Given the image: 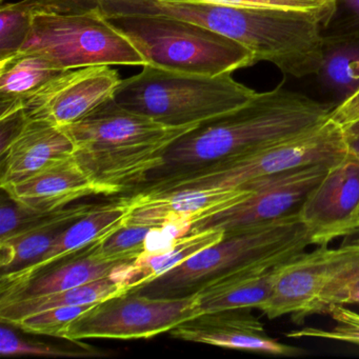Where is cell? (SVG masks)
I'll list each match as a JSON object with an SVG mask.
<instances>
[{"label":"cell","mask_w":359,"mask_h":359,"mask_svg":"<svg viewBox=\"0 0 359 359\" xmlns=\"http://www.w3.org/2000/svg\"><path fill=\"white\" fill-rule=\"evenodd\" d=\"M333 108L283 85L257 92L241 108L176 140L165 153V167H195L252 152L313 129L329 118Z\"/></svg>","instance_id":"cell-1"},{"label":"cell","mask_w":359,"mask_h":359,"mask_svg":"<svg viewBox=\"0 0 359 359\" xmlns=\"http://www.w3.org/2000/svg\"><path fill=\"white\" fill-rule=\"evenodd\" d=\"M199 125L169 127L123 108L113 97L62 129L90 177L117 194L165 167L168 149Z\"/></svg>","instance_id":"cell-2"},{"label":"cell","mask_w":359,"mask_h":359,"mask_svg":"<svg viewBox=\"0 0 359 359\" xmlns=\"http://www.w3.org/2000/svg\"><path fill=\"white\" fill-rule=\"evenodd\" d=\"M257 92L232 74H192L158 67H142L123 79L114 100L123 108L169 127L199 125L228 114L249 102Z\"/></svg>","instance_id":"cell-3"},{"label":"cell","mask_w":359,"mask_h":359,"mask_svg":"<svg viewBox=\"0 0 359 359\" xmlns=\"http://www.w3.org/2000/svg\"><path fill=\"white\" fill-rule=\"evenodd\" d=\"M208 28L295 79L315 76L323 64L325 27L309 14L212 5Z\"/></svg>","instance_id":"cell-4"},{"label":"cell","mask_w":359,"mask_h":359,"mask_svg":"<svg viewBox=\"0 0 359 359\" xmlns=\"http://www.w3.org/2000/svg\"><path fill=\"white\" fill-rule=\"evenodd\" d=\"M352 146L348 132L329 117L304 133L252 152L207 165L176 169L147 188H237L262 176L304 165H331L342 158Z\"/></svg>","instance_id":"cell-5"},{"label":"cell","mask_w":359,"mask_h":359,"mask_svg":"<svg viewBox=\"0 0 359 359\" xmlns=\"http://www.w3.org/2000/svg\"><path fill=\"white\" fill-rule=\"evenodd\" d=\"M108 20L130 39L150 66L217 76L257 64L241 43L192 22L163 15Z\"/></svg>","instance_id":"cell-6"},{"label":"cell","mask_w":359,"mask_h":359,"mask_svg":"<svg viewBox=\"0 0 359 359\" xmlns=\"http://www.w3.org/2000/svg\"><path fill=\"white\" fill-rule=\"evenodd\" d=\"M312 245L298 211L274 222L226 233L224 238L172 269L140 291L154 297L193 293L201 283L231 269L285 250Z\"/></svg>","instance_id":"cell-7"},{"label":"cell","mask_w":359,"mask_h":359,"mask_svg":"<svg viewBox=\"0 0 359 359\" xmlns=\"http://www.w3.org/2000/svg\"><path fill=\"white\" fill-rule=\"evenodd\" d=\"M22 51L41 54L62 71L102 65L147 66L130 39L95 10L35 12Z\"/></svg>","instance_id":"cell-8"},{"label":"cell","mask_w":359,"mask_h":359,"mask_svg":"<svg viewBox=\"0 0 359 359\" xmlns=\"http://www.w3.org/2000/svg\"><path fill=\"white\" fill-rule=\"evenodd\" d=\"M196 293L154 297L132 290L97 304L73 320L64 339H148L199 316Z\"/></svg>","instance_id":"cell-9"},{"label":"cell","mask_w":359,"mask_h":359,"mask_svg":"<svg viewBox=\"0 0 359 359\" xmlns=\"http://www.w3.org/2000/svg\"><path fill=\"white\" fill-rule=\"evenodd\" d=\"M329 165H304L250 180L241 184L252 191L245 201L196 222L188 234L212 228L232 232L295 213L309 193L320 182Z\"/></svg>","instance_id":"cell-10"},{"label":"cell","mask_w":359,"mask_h":359,"mask_svg":"<svg viewBox=\"0 0 359 359\" xmlns=\"http://www.w3.org/2000/svg\"><path fill=\"white\" fill-rule=\"evenodd\" d=\"M252 191L237 188L142 189L121 198L127 207L125 226L165 228L174 238L190 232L196 222L245 201Z\"/></svg>","instance_id":"cell-11"},{"label":"cell","mask_w":359,"mask_h":359,"mask_svg":"<svg viewBox=\"0 0 359 359\" xmlns=\"http://www.w3.org/2000/svg\"><path fill=\"white\" fill-rule=\"evenodd\" d=\"M313 245L359 233V148L331 163L298 210Z\"/></svg>","instance_id":"cell-12"},{"label":"cell","mask_w":359,"mask_h":359,"mask_svg":"<svg viewBox=\"0 0 359 359\" xmlns=\"http://www.w3.org/2000/svg\"><path fill=\"white\" fill-rule=\"evenodd\" d=\"M123 79L108 65L64 71L25 104L27 119L66 127L114 97Z\"/></svg>","instance_id":"cell-13"},{"label":"cell","mask_w":359,"mask_h":359,"mask_svg":"<svg viewBox=\"0 0 359 359\" xmlns=\"http://www.w3.org/2000/svg\"><path fill=\"white\" fill-rule=\"evenodd\" d=\"M339 253L340 248L318 247L289 260L277 273L270 297L260 312L269 319L290 315L298 325L317 314L319 298L331 278Z\"/></svg>","instance_id":"cell-14"},{"label":"cell","mask_w":359,"mask_h":359,"mask_svg":"<svg viewBox=\"0 0 359 359\" xmlns=\"http://www.w3.org/2000/svg\"><path fill=\"white\" fill-rule=\"evenodd\" d=\"M252 309H232L205 313L184 321L169 332L171 337L184 341L210 344L231 350L278 356H296L302 348L279 342L266 335L264 323Z\"/></svg>","instance_id":"cell-15"},{"label":"cell","mask_w":359,"mask_h":359,"mask_svg":"<svg viewBox=\"0 0 359 359\" xmlns=\"http://www.w3.org/2000/svg\"><path fill=\"white\" fill-rule=\"evenodd\" d=\"M306 250H285L231 269L201 283L194 291L199 314L232 309L259 310L270 297L281 266Z\"/></svg>","instance_id":"cell-16"},{"label":"cell","mask_w":359,"mask_h":359,"mask_svg":"<svg viewBox=\"0 0 359 359\" xmlns=\"http://www.w3.org/2000/svg\"><path fill=\"white\" fill-rule=\"evenodd\" d=\"M1 190L18 205L41 213L58 211L85 197L113 195L90 177L74 155Z\"/></svg>","instance_id":"cell-17"},{"label":"cell","mask_w":359,"mask_h":359,"mask_svg":"<svg viewBox=\"0 0 359 359\" xmlns=\"http://www.w3.org/2000/svg\"><path fill=\"white\" fill-rule=\"evenodd\" d=\"M128 210L123 201L94 205L83 217L71 224L56 239L49 251L34 264L13 272L4 273L1 277V298L8 297L22 289L33 277L79 253L95 241L109 236L125 226Z\"/></svg>","instance_id":"cell-18"},{"label":"cell","mask_w":359,"mask_h":359,"mask_svg":"<svg viewBox=\"0 0 359 359\" xmlns=\"http://www.w3.org/2000/svg\"><path fill=\"white\" fill-rule=\"evenodd\" d=\"M70 136L57 126L27 119L1 148V189L22 182L41 170L74 155Z\"/></svg>","instance_id":"cell-19"},{"label":"cell","mask_w":359,"mask_h":359,"mask_svg":"<svg viewBox=\"0 0 359 359\" xmlns=\"http://www.w3.org/2000/svg\"><path fill=\"white\" fill-rule=\"evenodd\" d=\"M94 205H73L45 214L34 224L0 238L3 274L20 270L41 259L60 235L89 213Z\"/></svg>","instance_id":"cell-20"},{"label":"cell","mask_w":359,"mask_h":359,"mask_svg":"<svg viewBox=\"0 0 359 359\" xmlns=\"http://www.w3.org/2000/svg\"><path fill=\"white\" fill-rule=\"evenodd\" d=\"M224 235V231L217 228L190 233L175 239L167 249L144 251L134 262L118 266L111 277L129 292L140 289L205 248L219 243Z\"/></svg>","instance_id":"cell-21"},{"label":"cell","mask_w":359,"mask_h":359,"mask_svg":"<svg viewBox=\"0 0 359 359\" xmlns=\"http://www.w3.org/2000/svg\"><path fill=\"white\" fill-rule=\"evenodd\" d=\"M97 241L75 254L65 264L55 268L47 269L33 277L22 289L8 297L0 298V302H9L24 296L41 295L66 291L92 281L111 277L112 273L121 264L130 262H116L104 257L96 251Z\"/></svg>","instance_id":"cell-22"},{"label":"cell","mask_w":359,"mask_h":359,"mask_svg":"<svg viewBox=\"0 0 359 359\" xmlns=\"http://www.w3.org/2000/svg\"><path fill=\"white\" fill-rule=\"evenodd\" d=\"M62 72L34 52L20 51L0 60V119L24 110L36 92Z\"/></svg>","instance_id":"cell-23"},{"label":"cell","mask_w":359,"mask_h":359,"mask_svg":"<svg viewBox=\"0 0 359 359\" xmlns=\"http://www.w3.org/2000/svg\"><path fill=\"white\" fill-rule=\"evenodd\" d=\"M319 83L340 102L359 89V28L325 32Z\"/></svg>","instance_id":"cell-24"},{"label":"cell","mask_w":359,"mask_h":359,"mask_svg":"<svg viewBox=\"0 0 359 359\" xmlns=\"http://www.w3.org/2000/svg\"><path fill=\"white\" fill-rule=\"evenodd\" d=\"M127 292L129 291L112 277H106L66 291L24 296L9 302H0V319L1 323L12 325L20 319L43 311L64 306L98 304Z\"/></svg>","instance_id":"cell-25"},{"label":"cell","mask_w":359,"mask_h":359,"mask_svg":"<svg viewBox=\"0 0 359 359\" xmlns=\"http://www.w3.org/2000/svg\"><path fill=\"white\" fill-rule=\"evenodd\" d=\"M35 9L30 0L0 7V60L22 51L32 29Z\"/></svg>","instance_id":"cell-26"},{"label":"cell","mask_w":359,"mask_h":359,"mask_svg":"<svg viewBox=\"0 0 359 359\" xmlns=\"http://www.w3.org/2000/svg\"><path fill=\"white\" fill-rule=\"evenodd\" d=\"M247 9H279L299 12L316 18L325 29L337 13L338 0H184Z\"/></svg>","instance_id":"cell-27"},{"label":"cell","mask_w":359,"mask_h":359,"mask_svg":"<svg viewBox=\"0 0 359 359\" xmlns=\"http://www.w3.org/2000/svg\"><path fill=\"white\" fill-rule=\"evenodd\" d=\"M0 353L4 356H43L56 358H93L109 356V354L94 348L70 350L45 342L30 341L16 335L9 327L3 325L0 329Z\"/></svg>","instance_id":"cell-28"},{"label":"cell","mask_w":359,"mask_h":359,"mask_svg":"<svg viewBox=\"0 0 359 359\" xmlns=\"http://www.w3.org/2000/svg\"><path fill=\"white\" fill-rule=\"evenodd\" d=\"M154 228L125 226L104 238L100 239L96 251L104 257L116 262H132L147 251V243Z\"/></svg>","instance_id":"cell-29"},{"label":"cell","mask_w":359,"mask_h":359,"mask_svg":"<svg viewBox=\"0 0 359 359\" xmlns=\"http://www.w3.org/2000/svg\"><path fill=\"white\" fill-rule=\"evenodd\" d=\"M95 304H97L64 306V308L43 311V312L20 319L12 325L18 327L22 331L27 332V333L64 338L65 332L69 325L75 319L79 318L83 313L93 308Z\"/></svg>","instance_id":"cell-30"},{"label":"cell","mask_w":359,"mask_h":359,"mask_svg":"<svg viewBox=\"0 0 359 359\" xmlns=\"http://www.w3.org/2000/svg\"><path fill=\"white\" fill-rule=\"evenodd\" d=\"M325 314L329 315L335 323L333 329L323 330L316 327H304L289 332V338H321L337 340L359 346V313L350 310L342 304L327 306Z\"/></svg>","instance_id":"cell-31"},{"label":"cell","mask_w":359,"mask_h":359,"mask_svg":"<svg viewBox=\"0 0 359 359\" xmlns=\"http://www.w3.org/2000/svg\"><path fill=\"white\" fill-rule=\"evenodd\" d=\"M330 117L346 132L359 128V89L332 109Z\"/></svg>","instance_id":"cell-32"},{"label":"cell","mask_w":359,"mask_h":359,"mask_svg":"<svg viewBox=\"0 0 359 359\" xmlns=\"http://www.w3.org/2000/svg\"><path fill=\"white\" fill-rule=\"evenodd\" d=\"M338 264L340 268L359 276V245L344 243L340 247Z\"/></svg>","instance_id":"cell-33"},{"label":"cell","mask_w":359,"mask_h":359,"mask_svg":"<svg viewBox=\"0 0 359 359\" xmlns=\"http://www.w3.org/2000/svg\"><path fill=\"white\" fill-rule=\"evenodd\" d=\"M344 9V20L337 29L359 28V0H338Z\"/></svg>","instance_id":"cell-34"},{"label":"cell","mask_w":359,"mask_h":359,"mask_svg":"<svg viewBox=\"0 0 359 359\" xmlns=\"http://www.w3.org/2000/svg\"><path fill=\"white\" fill-rule=\"evenodd\" d=\"M351 140L359 148V128L350 132Z\"/></svg>","instance_id":"cell-35"},{"label":"cell","mask_w":359,"mask_h":359,"mask_svg":"<svg viewBox=\"0 0 359 359\" xmlns=\"http://www.w3.org/2000/svg\"><path fill=\"white\" fill-rule=\"evenodd\" d=\"M348 243H353V245H359V238L354 239V241H352Z\"/></svg>","instance_id":"cell-36"},{"label":"cell","mask_w":359,"mask_h":359,"mask_svg":"<svg viewBox=\"0 0 359 359\" xmlns=\"http://www.w3.org/2000/svg\"><path fill=\"white\" fill-rule=\"evenodd\" d=\"M1 1H4V0H1Z\"/></svg>","instance_id":"cell-37"},{"label":"cell","mask_w":359,"mask_h":359,"mask_svg":"<svg viewBox=\"0 0 359 359\" xmlns=\"http://www.w3.org/2000/svg\"><path fill=\"white\" fill-rule=\"evenodd\" d=\"M357 148H358V147H357Z\"/></svg>","instance_id":"cell-38"}]
</instances>
